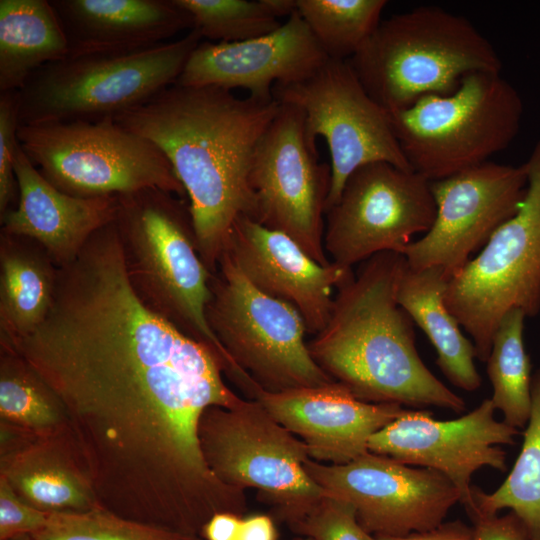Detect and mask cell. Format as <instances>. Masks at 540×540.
<instances>
[{
    "label": "cell",
    "mask_w": 540,
    "mask_h": 540,
    "mask_svg": "<svg viewBox=\"0 0 540 540\" xmlns=\"http://www.w3.org/2000/svg\"><path fill=\"white\" fill-rule=\"evenodd\" d=\"M68 55L51 1L0 0V93L21 90L38 69Z\"/></svg>",
    "instance_id": "25"
},
{
    "label": "cell",
    "mask_w": 540,
    "mask_h": 540,
    "mask_svg": "<svg viewBox=\"0 0 540 540\" xmlns=\"http://www.w3.org/2000/svg\"><path fill=\"white\" fill-rule=\"evenodd\" d=\"M240 540H278V531L273 519L264 514L244 516Z\"/></svg>",
    "instance_id": "38"
},
{
    "label": "cell",
    "mask_w": 540,
    "mask_h": 540,
    "mask_svg": "<svg viewBox=\"0 0 540 540\" xmlns=\"http://www.w3.org/2000/svg\"><path fill=\"white\" fill-rule=\"evenodd\" d=\"M447 282L439 268L413 270L405 263L396 297L398 304L434 346L436 364L444 376L454 386L473 392L482 384L474 363L475 347L445 305Z\"/></svg>",
    "instance_id": "24"
},
{
    "label": "cell",
    "mask_w": 540,
    "mask_h": 540,
    "mask_svg": "<svg viewBox=\"0 0 540 540\" xmlns=\"http://www.w3.org/2000/svg\"><path fill=\"white\" fill-rule=\"evenodd\" d=\"M524 164L527 186L517 212L448 280L444 293L447 309L483 362L508 311L519 309L527 317L540 312V137Z\"/></svg>",
    "instance_id": "9"
},
{
    "label": "cell",
    "mask_w": 540,
    "mask_h": 540,
    "mask_svg": "<svg viewBox=\"0 0 540 540\" xmlns=\"http://www.w3.org/2000/svg\"><path fill=\"white\" fill-rule=\"evenodd\" d=\"M436 217L431 182L386 162L366 164L346 180L326 211L324 249L333 264L352 269L382 252L405 253Z\"/></svg>",
    "instance_id": "12"
},
{
    "label": "cell",
    "mask_w": 540,
    "mask_h": 540,
    "mask_svg": "<svg viewBox=\"0 0 540 540\" xmlns=\"http://www.w3.org/2000/svg\"><path fill=\"white\" fill-rule=\"evenodd\" d=\"M405 263V256L395 252L360 263L337 287L325 327L308 342L310 354L331 379L364 402L462 413L465 401L424 364L414 322L398 304Z\"/></svg>",
    "instance_id": "2"
},
{
    "label": "cell",
    "mask_w": 540,
    "mask_h": 540,
    "mask_svg": "<svg viewBox=\"0 0 540 540\" xmlns=\"http://www.w3.org/2000/svg\"><path fill=\"white\" fill-rule=\"evenodd\" d=\"M187 10L202 38L237 42L257 38L282 24L266 0H176Z\"/></svg>",
    "instance_id": "31"
},
{
    "label": "cell",
    "mask_w": 540,
    "mask_h": 540,
    "mask_svg": "<svg viewBox=\"0 0 540 540\" xmlns=\"http://www.w3.org/2000/svg\"><path fill=\"white\" fill-rule=\"evenodd\" d=\"M0 421L46 434L69 426L62 401L13 348L0 343Z\"/></svg>",
    "instance_id": "27"
},
{
    "label": "cell",
    "mask_w": 540,
    "mask_h": 540,
    "mask_svg": "<svg viewBox=\"0 0 540 540\" xmlns=\"http://www.w3.org/2000/svg\"><path fill=\"white\" fill-rule=\"evenodd\" d=\"M9 540H35L31 535H24Z\"/></svg>",
    "instance_id": "39"
},
{
    "label": "cell",
    "mask_w": 540,
    "mask_h": 540,
    "mask_svg": "<svg viewBox=\"0 0 540 540\" xmlns=\"http://www.w3.org/2000/svg\"><path fill=\"white\" fill-rule=\"evenodd\" d=\"M527 316L519 309L508 311L492 338L487 374L492 385L491 401L504 422L523 428L531 411V363L523 341Z\"/></svg>",
    "instance_id": "28"
},
{
    "label": "cell",
    "mask_w": 540,
    "mask_h": 540,
    "mask_svg": "<svg viewBox=\"0 0 540 540\" xmlns=\"http://www.w3.org/2000/svg\"><path fill=\"white\" fill-rule=\"evenodd\" d=\"M531 411L524 441L505 481L492 493L472 487L470 517L494 516L510 509L521 520L530 540H540V370L532 377Z\"/></svg>",
    "instance_id": "26"
},
{
    "label": "cell",
    "mask_w": 540,
    "mask_h": 540,
    "mask_svg": "<svg viewBox=\"0 0 540 540\" xmlns=\"http://www.w3.org/2000/svg\"><path fill=\"white\" fill-rule=\"evenodd\" d=\"M250 185L255 221L289 236L321 265L331 263L323 243L331 167L308 144L297 107L280 103L257 147Z\"/></svg>",
    "instance_id": "13"
},
{
    "label": "cell",
    "mask_w": 540,
    "mask_h": 540,
    "mask_svg": "<svg viewBox=\"0 0 540 540\" xmlns=\"http://www.w3.org/2000/svg\"><path fill=\"white\" fill-rule=\"evenodd\" d=\"M280 103L177 83L114 120L154 143L185 192L199 254L213 274L236 221L257 218L250 174Z\"/></svg>",
    "instance_id": "1"
},
{
    "label": "cell",
    "mask_w": 540,
    "mask_h": 540,
    "mask_svg": "<svg viewBox=\"0 0 540 540\" xmlns=\"http://www.w3.org/2000/svg\"><path fill=\"white\" fill-rule=\"evenodd\" d=\"M19 91L0 93V216L14 209L19 201V188L14 159L19 145Z\"/></svg>",
    "instance_id": "33"
},
{
    "label": "cell",
    "mask_w": 540,
    "mask_h": 540,
    "mask_svg": "<svg viewBox=\"0 0 540 540\" xmlns=\"http://www.w3.org/2000/svg\"><path fill=\"white\" fill-rule=\"evenodd\" d=\"M524 105L501 73L476 72L447 95L389 113L411 169L430 182L483 164L520 131Z\"/></svg>",
    "instance_id": "6"
},
{
    "label": "cell",
    "mask_w": 540,
    "mask_h": 540,
    "mask_svg": "<svg viewBox=\"0 0 540 540\" xmlns=\"http://www.w3.org/2000/svg\"><path fill=\"white\" fill-rule=\"evenodd\" d=\"M473 528L462 521L443 522L431 530L401 536H376L377 540H472Z\"/></svg>",
    "instance_id": "36"
},
{
    "label": "cell",
    "mask_w": 540,
    "mask_h": 540,
    "mask_svg": "<svg viewBox=\"0 0 540 540\" xmlns=\"http://www.w3.org/2000/svg\"><path fill=\"white\" fill-rule=\"evenodd\" d=\"M68 56L137 51L193 29L176 0H53Z\"/></svg>",
    "instance_id": "22"
},
{
    "label": "cell",
    "mask_w": 540,
    "mask_h": 540,
    "mask_svg": "<svg viewBox=\"0 0 540 540\" xmlns=\"http://www.w3.org/2000/svg\"><path fill=\"white\" fill-rule=\"evenodd\" d=\"M58 272L38 242L0 231V340L23 338L45 321Z\"/></svg>",
    "instance_id": "23"
},
{
    "label": "cell",
    "mask_w": 540,
    "mask_h": 540,
    "mask_svg": "<svg viewBox=\"0 0 540 540\" xmlns=\"http://www.w3.org/2000/svg\"><path fill=\"white\" fill-rule=\"evenodd\" d=\"M35 540H204L129 519L102 506L78 512L49 513Z\"/></svg>",
    "instance_id": "30"
},
{
    "label": "cell",
    "mask_w": 540,
    "mask_h": 540,
    "mask_svg": "<svg viewBox=\"0 0 540 540\" xmlns=\"http://www.w3.org/2000/svg\"><path fill=\"white\" fill-rule=\"evenodd\" d=\"M198 439L209 469L224 484L254 488L292 526L325 496L307 473V446L256 399L231 408L212 405L201 414Z\"/></svg>",
    "instance_id": "8"
},
{
    "label": "cell",
    "mask_w": 540,
    "mask_h": 540,
    "mask_svg": "<svg viewBox=\"0 0 540 540\" xmlns=\"http://www.w3.org/2000/svg\"><path fill=\"white\" fill-rule=\"evenodd\" d=\"M294 540H311V539L307 538V537H299V538H296Z\"/></svg>",
    "instance_id": "40"
},
{
    "label": "cell",
    "mask_w": 540,
    "mask_h": 540,
    "mask_svg": "<svg viewBox=\"0 0 540 540\" xmlns=\"http://www.w3.org/2000/svg\"><path fill=\"white\" fill-rule=\"evenodd\" d=\"M472 540H530L525 526L515 513L474 519Z\"/></svg>",
    "instance_id": "35"
},
{
    "label": "cell",
    "mask_w": 540,
    "mask_h": 540,
    "mask_svg": "<svg viewBox=\"0 0 540 540\" xmlns=\"http://www.w3.org/2000/svg\"><path fill=\"white\" fill-rule=\"evenodd\" d=\"M0 476L23 500L48 513L101 506L69 426L37 434L0 421Z\"/></svg>",
    "instance_id": "20"
},
{
    "label": "cell",
    "mask_w": 540,
    "mask_h": 540,
    "mask_svg": "<svg viewBox=\"0 0 540 540\" xmlns=\"http://www.w3.org/2000/svg\"><path fill=\"white\" fill-rule=\"evenodd\" d=\"M491 399L452 420H436L426 409H410L376 432L368 450L404 464L438 471L459 490L470 515L474 508L473 474L483 467L504 472L506 452L518 429L496 420Z\"/></svg>",
    "instance_id": "16"
},
{
    "label": "cell",
    "mask_w": 540,
    "mask_h": 540,
    "mask_svg": "<svg viewBox=\"0 0 540 540\" xmlns=\"http://www.w3.org/2000/svg\"><path fill=\"white\" fill-rule=\"evenodd\" d=\"M19 144L43 177L75 197L159 188L187 199L164 153L114 118L19 125Z\"/></svg>",
    "instance_id": "7"
},
{
    "label": "cell",
    "mask_w": 540,
    "mask_h": 540,
    "mask_svg": "<svg viewBox=\"0 0 540 540\" xmlns=\"http://www.w3.org/2000/svg\"><path fill=\"white\" fill-rule=\"evenodd\" d=\"M19 201L0 216L1 230L38 242L60 268L80 254L99 229L116 219L118 196L81 198L48 182L20 144L14 159Z\"/></svg>",
    "instance_id": "21"
},
{
    "label": "cell",
    "mask_w": 540,
    "mask_h": 540,
    "mask_svg": "<svg viewBox=\"0 0 540 540\" xmlns=\"http://www.w3.org/2000/svg\"><path fill=\"white\" fill-rule=\"evenodd\" d=\"M255 399L305 443L311 459L335 465L369 451L370 438L410 410L364 402L336 381L281 392L261 389Z\"/></svg>",
    "instance_id": "19"
},
{
    "label": "cell",
    "mask_w": 540,
    "mask_h": 540,
    "mask_svg": "<svg viewBox=\"0 0 540 540\" xmlns=\"http://www.w3.org/2000/svg\"><path fill=\"white\" fill-rule=\"evenodd\" d=\"M527 186L525 164L487 161L431 182L436 217L405 253L413 270L439 268L455 277L518 210Z\"/></svg>",
    "instance_id": "15"
},
{
    "label": "cell",
    "mask_w": 540,
    "mask_h": 540,
    "mask_svg": "<svg viewBox=\"0 0 540 540\" xmlns=\"http://www.w3.org/2000/svg\"><path fill=\"white\" fill-rule=\"evenodd\" d=\"M385 0H297V11L330 59L350 60L380 24Z\"/></svg>",
    "instance_id": "29"
},
{
    "label": "cell",
    "mask_w": 540,
    "mask_h": 540,
    "mask_svg": "<svg viewBox=\"0 0 540 540\" xmlns=\"http://www.w3.org/2000/svg\"><path fill=\"white\" fill-rule=\"evenodd\" d=\"M327 55L298 11L275 31L244 41L200 42L177 80L187 87L242 88L249 96L272 99L279 84L302 80Z\"/></svg>",
    "instance_id": "17"
},
{
    "label": "cell",
    "mask_w": 540,
    "mask_h": 540,
    "mask_svg": "<svg viewBox=\"0 0 540 540\" xmlns=\"http://www.w3.org/2000/svg\"><path fill=\"white\" fill-rule=\"evenodd\" d=\"M48 516L23 500L0 476V540L32 536L44 527Z\"/></svg>",
    "instance_id": "34"
},
{
    "label": "cell",
    "mask_w": 540,
    "mask_h": 540,
    "mask_svg": "<svg viewBox=\"0 0 540 540\" xmlns=\"http://www.w3.org/2000/svg\"><path fill=\"white\" fill-rule=\"evenodd\" d=\"M223 252L255 288L293 306L312 335L328 321L334 289L353 273L321 265L289 236L247 216L236 221Z\"/></svg>",
    "instance_id": "18"
},
{
    "label": "cell",
    "mask_w": 540,
    "mask_h": 540,
    "mask_svg": "<svg viewBox=\"0 0 540 540\" xmlns=\"http://www.w3.org/2000/svg\"><path fill=\"white\" fill-rule=\"evenodd\" d=\"M304 467L328 495L349 503L374 536L436 528L461 501L457 487L442 473L370 451L340 465L309 458Z\"/></svg>",
    "instance_id": "14"
},
{
    "label": "cell",
    "mask_w": 540,
    "mask_h": 540,
    "mask_svg": "<svg viewBox=\"0 0 540 540\" xmlns=\"http://www.w3.org/2000/svg\"><path fill=\"white\" fill-rule=\"evenodd\" d=\"M243 517L228 512L217 513L203 526L200 536L204 540H240Z\"/></svg>",
    "instance_id": "37"
},
{
    "label": "cell",
    "mask_w": 540,
    "mask_h": 540,
    "mask_svg": "<svg viewBox=\"0 0 540 540\" xmlns=\"http://www.w3.org/2000/svg\"><path fill=\"white\" fill-rule=\"evenodd\" d=\"M128 280L140 300L207 347L245 393L255 383L223 348L206 318L212 273L199 254L187 199L159 188L118 195L115 219Z\"/></svg>",
    "instance_id": "3"
},
{
    "label": "cell",
    "mask_w": 540,
    "mask_h": 540,
    "mask_svg": "<svg viewBox=\"0 0 540 540\" xmlns=\"http://www.w3.org/2000/svg\"><path fill=\"white\" fill-rule=\"evenodd\" d=\"M201 39L193 28L177 40L137 51L67 56L49 63L19 90V123L114 118L175 84Z\"/></svg>",
    "instance_id": "5"
},
{
    "label": "cell",
    "mask_w": 540,
    "mask_h": 540,
    "mask_svg": "<svg viewBox=\"0 0 540 540\" xmlns=\"http://www.w3.org/2000/svg\"><path fill=\"white\" fill-rule=\"evenodd\" d=\"M290 527L311 540H377L361 526L349 503L330 495Z\"/></svg>",
    "instance_id": "32"
},
{
    "label": "cell",
    "mask_w": 540,
    "mask_h": 540,
    "mask_svg": "<svg viewBox=\"0 0 540 540\" xmlns=\"http://www.w3.org/2000/svg\"><path fill=\"white\" fill-rule=\"evenodd\" d=\"M348 62L389 113L428 95L450 94L469 74L502 69L494 46L471 21L437 6L382 20Z\"/></svg>",
    "instance_id": "4"
},
{
    "label": "cell",
    "mask_w": 540,
    "mask_h": 540,
    "mask_svg": "<svg viewBox=\"0 0 540 540\" xmlns=\"http://www.w3.org/2000/svg\"><path fill=\"white\" fill-rule=\"evenodd\" d=\"M279 103L300 109L308 144L323 137L331 159L326 211L358 168L386 162L412 170L395 135L388 111L367 93L348 61L328 58L308 77L272 89Z\"/></svg>",
    "instance_id": "11"
},
{
    "label": "cell",
    "mask_w": 540,
    "mask_h": 540,
    "mask_svg": "<svg viewBox=\"0 0 540 540\" xmlns=\"http://www.w3.org/2000/svg\"><path fill=\"white\" fill-rule=\"evenodd\" d=\"M208 324L234 363L264 391L329 384L313 360L300 313L255 288L223 252L210 281Z\"/></svg>",
    "instance_id": "10"
}]
</instances>
